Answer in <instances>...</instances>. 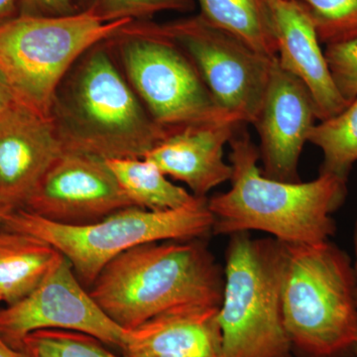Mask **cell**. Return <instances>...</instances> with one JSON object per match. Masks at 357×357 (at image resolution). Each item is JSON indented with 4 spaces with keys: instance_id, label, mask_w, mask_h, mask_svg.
I'll return each instance as SVG.
<instances>
[{
    "instance_id": "6da1fadb",
    "label": "cell",
    "mask_w": 357,
    "mask_h": 357,
    "mask_svg": "<svg viewBox=\"0 0 357 357\" xmlns=\"http://www.w3.org/2000/svg\"><path fill=\"white\" fill-rule=\"evenodd\" d=\"M230 189L208 199L213 234L266 232L283 243H319L337 232L335 213L347 181L319 174L309 182H282L263 175L259 151L243 126L230 140Z\"/></svg>"
},
{
    "instance_id": "7a4b0ae2",
    "label": "cell",
    "mask_w": 357,
    "mask_h": 357,
    "mask_svg": "<svg viewBox=\"0 0 357 357\" xmlns=\"http://www.w3.org/2000/svg\"><path fill=\"white\" fill-rule=\"evenodd\" d=\"M121 70L109 40L73 66L50 114L64 150L103 160L144 158L170 133L152 119Z\"/></svg>"
},
{
    "instance_id": "3957f363",
    "label": "cell",
    "mask_w": 357,
    "mask_h": 357,
    "mask_svg": "<svg viewBox=\"0 0 357 357\" xmlns=\"http://www.w3.org/2000/svg\"><path fill=\"white\" fill-rule=\"evenodd\" d=\"M223 284V269L204 239L168 241L141 244L117 256L89 294L129 331L178 307H220Z\"/></svg>"
},
{
    "instance_id": "277c9868",
    "label": "cell",
    "mask_w": 357,
    "mask_h": 357,
    "mask_svg": "<svg viewBox=\"0 0 357 357\" xmlns=\"http://www.w3.org/2000/svg\"><path fill=\"white\" fill-rule=\"evenodd\" d=\"M283 245L282 314L292 351L300 357L354 356L357 306L351 257L331 241Z\"/></svg>"
},
{
    "instance_id": "5b68a950",
    "label": "cell",
    "mask_w": 357,
    "mask_h": 357,
    "mask_svg": "<svg viewBox=\"0 0 357 357\" xmlns=\"http://www.w3.org/2000/svg\"><path fill=\"white\" fill-rule=\"evenodd\" d=\"M132 22H103L89 9L66 16L20 14L0 24V77L16 105L50 119L56 91L75 63Z\"/></svg>"
},
{
    "instance_id": "8992f818",
    "label": "cell",
    "mask_w": 357,
    "mask_h": 357,
    "mask_svg": "<svg viewBox=\"0 0 357 357\" xmlns=\"http://www.w3.org/2000/svg\"><path fill=\"white\" fill-rule=\"evenodd\" d=\"M208 199L169 211L129 206L89 225H60L18 208L2 227L46 241L69 260L75 273L91 286L103 268L117 256L141 244L204 239L213 234Z\"/></svg>"
},
{
    "instance_id": "52a82bcc",
    "label": "cell",
    "mask_w": 357,
    "mask_h": 357,
    "mask_svg": "<svg viewBox=\"0 0 357 357\" xmlns=\"http://www.w3.org/2000/svg\"><path fill=\"white\" fill-rule=\"evenodd\" d=\"M229 236L218 310L225 357H290L282 314L283 243L250 232Z\"/></svg>"
},
{
    "instance_id": "ba28073f",
    "label": "cell",
    "mask_w": 357,
    "mask_h": 357,
    "mask_svg": "<svg viewBox=\"0 0 357 357\" xmlns=\"http://www.w3.org/2000/svg\"><path fill=\"white\" fill-rule=\"evenodd\" d=\"M109 41L129 84L162 128L238 121L218 105L185 51L150 23L133 21Z\"/></svg>"
},
{
    "instance_id": "9c48e42d",
    "label": "cell",
    "mask_w": 357,
    "mask_h": 357,
    "mask_svg": "<svg viewBox=\"0 0 357 357\" xmlns=\"http://www.w3.org/2000/svg\"><path fill=\"white\" fill-rule=\"evenodd\" d=\"M150 25L185 51L222 109L255 126L277 58L261 55L199 15Z\"/></svg>"
},
{
    "instance_id": "30bf717a",
    "label": "cell",
    "mask_w": 357,
    "mask_h": 357,
    "mask_svg": "<svg viewBox=\"0 0 357 357\" xmlns=\"http://www.w3.org/2000/svg\"><path fill=\"white\" fill-rule=\"evenodd\" d=\"M40 330L88 333L121 349L128 333L84 290L63 255L29 295L0 310V337L13 349L26 335Z\"/></svg>"
},
{
    "instance_id": "8fae6325",
    "label": "cell",
    "mask_w": 357,
    "mask_h": 357,
    "mask_svg": "<svg viewBox=\"0 0 357 357\" xmlns=\"http://www.w3.org/2000/svg\"><path fill=\"white\" fill-rule=\"evenodd\" d=\"M129 206H135L105 160L64 150L23 208L50 222L81 225L100 222Z\"/></svg>"
},
{
    "instance_id": "7c38bea8",
    "label": "cell",
    "mask_w": 357,
    "mask_h": 357,
    "mask_svg": "<svg viewBox=\"0 0 357 357\" xmlns=\"http://www.w3.org/2000/svg\"><path fill=\"white\" fill-rule=\"evenodd\" d=\"M316 119V107L306 86L281 68L276 59L255 123L263 175L282 182H300L301 154Z\"/></svg>"
},
{
    "instance_id": "4fadbf2b",
    "label": "cell",
    "mask_w": 357,
    "mask_h": 357,
    "mask_svg": "<svg viewBox=\"0 0 357 357\" xmlns=\"http://www.w3.org/2000/svg\"><path fill=\"white\" fill-rule=\"evenodd\" d=\"M64 151L51 119L15 105L0 115V206L23 208Z\"/></svg>"
},
{
    "instance_id": "5bb4252c",
    "label": "cell",
    "mask_w": 357,
    "mask_h": 357,
    "mask_svg": "<svg viewBox=\"0 0 357 357\" xmlns=\"http://www.w3.org/2000/svg\"><path fill=\"white\" fill-rule=\"evenodd\" d=\"M277 45V60L310 91L319 121L349 107L333 84L316 26L295 0H265Z\"/></svg>"
},
{
    "instance_id": "9a60e30c",
    "label": "cell",
    "mask_w": 357,
    "mask_h": 357,
    "mask_svg": "<svg viewBox=\"0 0 357 357\" xmlns=\"http://www.w3.org/2000/svg\"><path fill=\"white\" fill-rule=\"evenodd\" d=\"M244 126L229 121L192 124L170 131L144 157L167 177L184 183L196 198L230 181L232 167L225 161V147Z\"/></svg>"
},
{
    "instance_id": "2e32d148",
    "label": "cell",
    "mask_w": 357,
    "mask_h": 357,
    "mask_svg": "<svg viewBox=\"0 0 357 357\" xmlns=\"http://www.w3.org/2000/svg\"><path fill=\"white\" fill-rule=\"evenodd\" d=\"M218 307L163 312L128 331L123 357H225Z\"/></svg>"
},
{
    "instance_id": "e0dca14e",
    "label": "cell",
    "mask_w": 357,
    "mask_h": 357,
    "mask_svg": "<svg viewBox=\"0 0 357 357\" xmlns=\"http://www.w3.org/2000/svg\"><path fill=\"white\" fill-rule=\"evenodd\" d=\"M61 256L57 249L38 237L1 227V302L10 305L29 295L43 281Z\"/></svg>"
},
{
    "instance_id": "ac0fdd59",
    "label": "cell",
    "mask_w": 357,
    "mask_h": 357,
    "mask_svg": "<svg viewBox=\"0 0 357 357\" xmlns=\"http://www.w3.org/2000/svg\"><path fill=\"white\" fill-rule=\"evenodd\" d=\"M121 189L138 208L147 211L176 210L196 203L185 188L174 184L161 170L145 158L105 160Z\"/></svg>"
},
{
    "instance_id": "d6986e66",
    "label": "cell",
    "mask_w": 357,
    "mask_h": 357,
    "mask_svg": "<svg viewBox=\"0 0 357 357\" xmlns=\"http://www.w3.org/2000/svg\"><path fill=\"white\" fill-rule=\"evenodd\" d=\"M199 16L268 58H277L271 20L265 0H198Z\"/></svg>"
},
{
    "instance_id": "ffe728a7",
    "label": "cell",
    "mask_w": 357,
    "mask_h": 357,
    "mask_svg": "<svg viewBox=\"0 0 357 357\" xmlns=\"http://www.w3.org/2000/svg\"><path fill=\"white\" fill-rule=\"evenodd\" d=\"M307 142L323 153L319 174L347 181L357 163V98L340 114L314 124Z\"/></svg>"
},
{
    "instance_id": "44dd1931",
    "label": "cell",
    "mask_w": 357,
    "mask_h": 357,
    "mask_svg": "<svg viewBox=\"0 0 357 357\" xmlns=\"http://www.w3.org/2000/svg\"><path fill=\"white\" fill-rule=\"evenodd\" d=\"M105 345L88 333L40 330L26 335L14 349L20 357H119Z\"/></svg>"
},
{
    "instance_id": "7402d4cb",
    "label": "cell",
    "mask_w": 357,
    "mask_h": 357,
    "mask_svg": "<svg viewBox=\"0 0 357 357\" xmlns=\"http://www.w3.org/2000/svg\"><path fill=\"white\" fill-rule=\"evenodd\" d=\"M295 1L311 17L321 43H337L357 36V0Z\"/></svg>"
},
{
    "instance_id": "603a6c76",
    "label": "cell",
    "mask_w": 357,
    "mask_h": 357,
    "mask_svg": "<svg viewBox=\"0 0 357 357\" xmlns=\"http://www.w3.org/2000/svg\"><path fill=\"white\" fill-rule=\"evenodd\" d=\"M192 8V0H93L88 9L103 22H114L146 20L163 11L188 13Z\"/></svg>"
},
{
    "instance_id": "cb8c5ba5",
    "label": "cell",
    "mask_w": 357,
    "mask_h": 357,
    "mask_svg": "<svg viewBox=\"0 0 357 357\" xmlns=\"http://www.w3.org/2000/svg\"><path fill=\"white\" fill-rule=\"evenodd\" d=\"M326 63L340 96L351 103L357 98V36L326 45Z\"/></svg>"
},
{
    "instance_id": "d4e9b609",
    "label": "cell",
    "mask_w": 357,
    "mask_h": 357,
    "mask_svg": "<svg viewBox=\"0 0 357 357\" xmlns=\"http://www.w3.org/2000/svg\"><path fill=\"white\" fill-rule=\"evenodd\" d=\"M81 11L77 0H22L20 14L42 16L72 15Z\"/></svg>"
},
{
    "instance_id": "484cf974",
    "label": "cell",
    "mask_w": 357,
    "mask_h": 357,
    "mask_svg": "<svg viewBox=\"0 0 357 357\" xmlns=\"http://www.w3.org/2000/svg\"><path fill=\"white\" fill-rule=\"evenodd\" d=\"M22 0H0V24L20 15Z\"/></svg>"
},
{
    "instance_id": "4316f807",
    "label": "cell",
    "mask_w": 357,
    "mask_h": 357,
    "mask_svg": "<svg viewBox=\"0 0 357 357\" xmlns=\"http://www.w3.org/2000/svg\"><path fill=\"white\" fill-rule=\"evenodd\" d=\"M15 105L16 102L13 95H11L10 91L7 88L3 79L0 77V115L3 114L4 112L10 109Z\"/></svg>"
},
{
    "instance_id": "83f0119b",
    "label": "cell",
    "mask_w": 357,
    "mask_h": 357,
    "mask_svg": "<svg viewBox=\"0 0 357 357\" xmlns=\"http://www.w3.org/2000/svg\"><path fill=\"white\" fill-rule=\"evenodd\" d=\"M0 357H20L17 351L0 337Z\"/></svg>"
},
{
    "instance_id": "f1b7e54d",
    "label": "cell",
    "mask_w": 357,
    "mask_h": 357,
    "mask_svg": "<svg viewBox=\"0 0 357 357\" xmlns=\"http://www.w3.org/2000/svg\"><path fill=\"white\" fill-rule=\"evenodd\" d=\"M354 262L352 263V265H354V274H356V300L357 306V220L354 229Z\"/></svg>"
},
{
    "instance_id": "f546056e",
    "label": "cell",
    "mask_w": 357,
    "mask_h": 357,
    "mask_svg": "<svg viewBox=\"0 0 357 357\" xmlns=\"http://www.w3.org/2000/svg\"><path fill=\"white\" fill-rule=\"evenodd\" d=\"M93 0H77V6L81 10H86L93 3Z\"/></svg>"
},
{
    "instance_id": "4dcf8cb0",
    "label": "cell",
    "mask_w": 357,
    "mask_h": 357,
    "mask_svg": "<svg viewBox=\"0 0 357 357\" xmlns=\"http://www.w3.org/2000/svg\"><path fill=\"white\" fill-rule=\"evenodd\" d=\"M9 213H11V211L7 210L4 206H0V229H1L2 225H3L4 220H6V215H8Z\"/></svg>"
},
{
    "instance_id": "1f68e13d",
    "label": "cell",
    "mask_w": 357,
    "mask_h": 357,
    "mask_svg": "<svg viewBox=\"0 0 357 357\" xmlns=\"http://www.w3.org/2000/svg\"><path fill=\"white\" fill-rule=\"evenodd\" d=\"M354 356L357 357V344H356V351H354Z\"/></svg>"
},
{
    "instance_id": "d6a6232c",
    "label": "cell",
    "mask_w": 357,
    "mask_h": 357,
    "mask_svg": "<svg viewBox=\"0 0 357 357\" xmlns=\"http://www.w3.org/2000/svg\"><path fill=\"white\" fill-rule=\"evenodd\" d=\"M0 302H1V300H0Z\"/></svg>"
}]
</instances>
